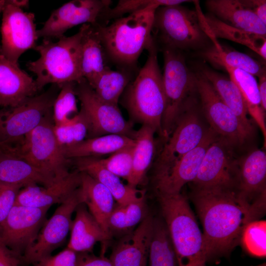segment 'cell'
Returning <instances> with one entry per match:
<instances>
[{
    "label": "cell",
    "instance_id": "1",
    "mask_svg": "<svg viewBox=\"0 0 266 266\" xmlns=\"http://www.w3.org/2000/svg\"><path fill=\"white\" fill-rule=\"evenodd\" d=\"M190 198L202 223L208 261L229 255L240 243L246 226L266 210V200L249 204L233 189L193 187Z\"/></svg>",
    "mask_w": 266,
    "mask_h": 266
},
{
    "label": "cell",
    "instance_id": "2",
    "mask_svg": "<svg viewBox=\"0 0 266 266\" xmlns=\"http://www.w3.org/2000/svg\"><path fill=\"white\" fill-rule=\"evenodd\" d=\"M149 8L114 20L110 24L94 25L108 62L118 68L137 69L138 59L152 40L154 14Z\"/></svg>",
    "mask_w": 266,
    "mask_h": 266
},
{
    "label": "cell",
    "instance_id": "3",
    "mask_svg": "<svg viewBox=\"0 0 266 266\" xmlns=\"http://www.w3.org/2000/svg\"><path fill=\"white\" fill-rule=\"evenodd\" d=\"M147 60L122 96L121 103L131 119L152 128L163 137L162 121L166 107L163 76L153 39L146 49Z\"/></svg>",
    "mask_w": 266,
    "mask_h": 266
},
{
    "label": "cell",
    "instance_id": "4",
    "mask_svg": "<svg viewBox=\"0 0 266 266\" xmlns=\"http://www.w3.org/2000/svg\"><path fill=\"white\" fill-rule=\"evenodd\" d=\"M157 197L178 266H206L202 233L187 198L181 193Z\"/></svg>",
    "mask_w": 266,
    "mask_h": 266
},
{
    "label": "cell",
    "instance_id": "5",
    "mask_svg": "<svg viewBox=\"0 0 266 266\" xmlns=\"http://www.w3.org/2000/svg\"><path fill=\"white\" fill-rule=\"evenodd\" d=\"M181 4L162 6L155 11L152 36L162 49H204L211 41L204 30L203 14Z\"/></svg>",
    "mask_w": 266,
    "mask_h": 266
},
{
    "label": "cell",
    "instance_id": "6",
    "mask_svg": "<svg viewBox=\"0 0 266 266\" xmlns=\"http://www.w3.org/2000/svg\"><path fill=\"white\" fill-rule=\"evenodd\" d=\"M82 33L81 27L72 36H64L56 42L43 39L34 47L40 57L27 65L36 76L34 80L38 91L48 84L60 85L69 82L79 83L84 79L80 67Z\"/></svg>",
    "mask_w": 266,
    "mask_h": 266
},
{
    "label": "cell",
    "instance_id": "7",
    "mask_svg": "<svg viewBox=\"0 0 266 266\" xmlns=\"http://www.w3.org/2000/svg\"><path fill=\"white\" fill-rule=\"evenodd\" d=\"M163 82L166 107L162 121L163 137L170 134L183 107L197 92L195 73L188 68L181 51L163 50Z\"/></svg>",
    "mask_w": 266,
    "mask_h": 266
},
{
    "label": "cell",
    "instance_id": "8",
    "mask_svg": "<svg viewBox=\"0 0 266 266\" xmlns=\"http://www.w3.org/2000/svg\"><path fill=\"white\" fill-rule=\"evenodd\" d=\"M52 112L24 138L15 155L57 178L69 174L66 159L54 132Z\"/></svg>",
    "mask_w": 266,
    "mask_h": 266
},
{
    "label": "cell",
    "instance_id": "9",
    "mask_svg": "<svg viewBox=\"0 0 266 266\" xmlns=\"http://www.w3.org/2000/svg\"><path fill=\"white\" fill-rule=\"evenodd\" d=\"M60 86L52 84L46 92L20 105L0 109V146L21 141L49 113L52 112Z\"/></svg>",
    "mask_w": 266,
    "mask_h": 266
},
{
    "label": "cell",
    "instance_id": "10",
    "mask_svg": "<svg viewBox=\"0 0 266 266\" xmlns=\"http://www.w3.org/2000/svg\"><path fill=\"white\" fill-rule=\"evenodd\" d=\"M194 98L183 107L170 134L156 160L153 177L164 172L202 141L205 129L198 112Z\"/></svg>",
    "mask_w": 266,
    "mask_h": 266
},
{
    "label": "cell",
    "instance_id": "11",
    "mask_svg": "<svg viewBox=\"0 0 266 266\" xmlns=\"http://www.w3.org/2000/svg\"><path fill=\"white\" fill-rule=\"evenodd\" d=\"M194 73L201 110L210 128L236 148L243 145L252 136L222 101L207 79L199 71Z\"/></svg>",
    "mask_w": 266,
    "mask_h": 266
},
{
    "label": "cell",
    "instance_id": "12",
    "mask_svg": "<svg viewBox=\"0 0 266 266\" xmlns=\"http://www.w3.org/2000/svg\"><path fill=\"white\" fill-rule=\"evenodd\" d=\"M75 92L89 122L87 138L111 134L133 138L132 124L125 120L118 105L99 98L85 79L76 83Z\"/></svg>",
    "mask_w": 266,
    "mask_h": 266
},
{
    "label": "cell",
    "instance_id": "13",
    "mask_svg": "<svg viewBox=\"0 0 266 266\" xmlns=\"http://www.w3.org/2000/svg\"><path fill=\"white\" fill-rule=\"evenodd\" d=\"M80 187L46 220L35 239L22 256V265L33 264L51 255L65 242L70 231L72 215L82 203Z\"/></svg>",
    "mask_w": 266,
    "mask_h": 266
},
{
    "label": "cell",
    "instance_id": "14",
    "mask_svg": "<svg viewBox=\"0 0 266 266\" xmlns=\"http://www.w3.org/2000/svg\"><path fill=\"white\" fill-rule=\"evenodd\" d=\"M236 147L218 136L207 148L193 187H223L236 191L238 158Z\"/></svg>",
    "mask_w": 266,
    "mask_h": 266
},
{
    "label": "cell",
    "instance_id": "15",
    "mask_svg": "<svg viewBox=\"0 0 266 266\" xmlns=\"http://www.w3.org/2000/svg\"><path fill=\"white\" fill-rule=\"evenodd\" d=\"M2 12L0 55L18 64L22 54L36 46L38 37L34 15L24 12L15 0H6Z\"/></svg>",
    "mask_w": 266,
    "mask_h": 266
},
{
    "label": "cell",
    "instance_id": "16",
    "mask_svg": "<svg viewBox=\"0 0 266 266\" xmlns=\"http://www.w3.org/2000/svg\"><path fill=\"white\" fill-rule=\"evenodd\" d=\"M109 0H73L54 10L43 26L37 30L38 38L60 39L69 29L80 24L95 25L105 9L110 7Z\"/></svg>",
    "mask_w": 266,
    "mask_h": 266
},
{
    "label": "cell",
    "instance_id": "17",
    "mask_svg": "<svg viewBox=\"0 0 266 266\" xmlns=\"http://www.w3.org/2000/svg\"><path fill=\"white\" fill-rule=\"evenodd\" d=\"M49 208L15 204L0 227V236L5 244L22 256L46 221Z\"/></svg>",
    "mask_w": 266,
    "mask_h": 266
},
{
    "label": "cell",
    "instance_id": "18",
    "mask_svg": "<svg viewBox=\"0 0 266 266\" xmlns=\"http://www.w3.org/2000/svg\"><path fill=\"white\" fill-rule=\"evenodd\" d=\"M219 135L210 128L200 144L185 154L168 169L153 177L157 196L181 193L183 187L196 177L203 157L209 145Z\"/></svg>",
    "mask_w": 266,
    "mask_h": 266
},
{
    "label": "cell",
    "instance_id": "19",
    "mask_svg": "<svg viewBox=\"0 0 266 266\" xmlns=\"http://www.w3.org/2000/svg\"><path fill=\"white\" fill-rule=\"evenodd\" d=\"M236 192L241 200L252 204L266 194V153L251 150L238 158Z\"/></svg>",
    "mask_w": 266,
    "mask_h": 266
},
{
    "label": "cell",
    "instance_id": "20",
    "mask_svg": "<svg viewBox=\"0 0 266 266\" xmlns=\"http://www.w3.org/2000/svg\"><path fill=\"white\" fill-rule=\"evenodd\" d=\"M154 218L146 217L113 248L109 258L112 266H146Z\"/></svg>",
    "mask_w": 266,
    "mask_h": 266
},
{
    "label": "cell",
    "instance_id": "21",
    "mask_svg": "<svg viewBox=\"0 0 266 266\" xmlns=\"http://www.w3.org/2000/svg\"><path fill=\"white\" fill-rule=\"evenodd\" d=\"M81 172L75 170L48 186L30 185L19 192L15 204L33 207H50L61 204L80 187Z\"/></svg>",
    "mask_w": 266,
    "mask_h": 266
},
{
    "label": "cell",
    "instance_id": "22",
    "mask_svg": "<svg viewBox=\"0 0 266 266\" xmlns=\"http://www.w3.org/2000/svg\"><path fill=\"white\" fill-rule=\"evenodd\" d=\"M38 91L35 80L18 64L0 55V107L18 106Z\"/></svg>",
    "mask_w": 266,
    "mask_h": 266
},
{
    "label": "cell",
    "instance_id": "23",
    "mask_svg": "<svg viewBox=\"0 0 266 266\" xmlns=\"http://www.w3.org/2000/svg\"><path fill=\"white\" fill-rule=\"evenodd\" d=\"M76 170L85 172L104 185L118 205L144 199L145 193L136 187L124 184L120 178L108 171L98 162L97 157H85L70 160Z\"/></svg>",
    "mask_w": 266,
    "mask_h": 266
},
{
    "label": "cell",
    "instance_id": "24",
    "mask_svg": "<svg viewBox=\"0 0 266 266\" xmlns=\"http://www.w3.org/2000/svg\"><path fill=\"white\" fill-rule=\"evenodd\" d=\"M60 179L19 157L0 151L1 182L23 187L30 185L48 186Z\"/></svg>",
    "mask_w": 266,
    "mask_h": 266
},
{
    "label": "cell",
    "instance_id": "25",
    "mask_svg": "<svg viewBox=\"0 0 266 266\" xmlns=\"http://www.w3.org/2000/svg\"><path fill=\"white\" fill-rule=\"evenodd\" d=\"M205 5L209 13L226 24L266 36V25L240 0H208Z\"/></svg>",
    "mask_w": 266,
    "mask_h": 266
},
{
    "label": "cell",
    "instance_id": "26",
    "mask_svg": "<svg viewBox=\"0 0 266 266\" xmlns=\"http://www.w3.org/2000/svg\"><path fill=\"white\" fill-rule=\"evenodd\" d=\"M81 41L80 67L82 78L91 87L108 66L99 33L93 25L85 24Z\"/></svg>",
    "mask_w": 266,
    "mask_h": 266
},
{
    "label": "cell",
    "instance_id": "27",
    "mask_svg": "<svg viewBox=\"0 0 266 266\" xmlns=\"http://www.w3.org/2000/svg\"><path fill=\"white\" fill-rule=\"evenodd\" d=\"M67 248L75 253L91 252L98 242H105L109 236L94 219L84 203L76 208Z\"/></svg>",
    "mask_w": 266,
    "mask_h": 266
},
{
    "label": "cell",
    "instance_id": "28",
    "mask_svg": "<svg viewBox=\"0 0 266 266\" xmlns=\"http://www.w3.org/2000/svg\"><path fill=\"white\" fill-rule=\"evenodd\" d=\"M80 172V189L82 203L86 205L105 233L111 236L108 221L115 206V200L104 185L88 174Z\"/></svg>",
    "mask_w": 266,
    "mask_h": 266
},
{
    "label": "cell",
    "instance_id": "29",
    "mask_svg": "<svg viewBox=\"0 0 266 266\" xmlns=\"http://www.w3.org/2000/svg\"><path fill=\"white\" fill-rule=\"evenodd\" d=\"M211 84L225 104L237 117L248 133L252 136L254 125L242 96L236 85L226 76L206 66L199 70Z\"/></svg>",
    "mask_w": 266,
    "mask_h": 266
},
{
    "label": "cell",
    "instance_id": "30",
    "mask_svg": "<svg viewBox=\"0 0 266 266\" xmlns=\"http://www.w3.org/2000/svg\"><path fill=\"white\" fill-rule=\"evenodd\" d=\"M134 139L132 137L111 134L86 138L77 144L62 149L65 158L70 160L112 154L119 150L134 145Z\"/></svg>",
    "mask_w": 266,
    "mask_h": 266
},
{
    "label": "cell",
    "instance_id": "31",
    "mask_svg": "<svg viewBox=\"0 0 266 266\" xmlns=\"http://www.w3.org/2000/svg\"><path fill=\"white\" fill-rule=\"evenodd\" d=\"M228 72L229 78L239 89L247 106L249 115L258 126L264 137L266 146V112L261 103L258 82L253 75L241 69L228 66L223 67Z\"/></svg>",
    "mask_w": 266,
    "mask_h": 266
},
{
    "label": "cell",
    "instance_id": "32",
    "mask_svg": "<svg viewBox=\"0 0 266 266\" xmlns=\"http://www.w3.org/2000/svg\"><path fill=\"white\" fill-rule=\"evenodd\" d=\"M155 131L146 125L135 132V143L133 152L132 168L128 184L136 187L143 180L151 165L155 153Z\"/></svg>",
    "mask_w": 266,
    "mask_h": 266
},
{
    "label": "cell",
    "instance_id": "33",
    "mask_svg": "<svg viewBox=\"0 0 266 266\" xmlns=\"http://www.w3.org/2000/svg\"><path fill=\"white\" fill-rule=\"evenodd\" d=\"M210 39L221 38L245 45L266 59V36L238 29L223 22L210 13L204 15Z\"/></svg>",
    "mask_w": 266,
    "mask_h": 266
},
{
    "label": "cell",
    "instance_id": "34",
    "mask_svg": "<svg viewBox=\"0 0 266 266\" xmlns=\"http://www.w3.org/2000/svg\"><path fill=\"white\" fill-rule=\"evenodd\" d=\"M200 54L202 58L216 66L240 69L258 78L266 74L265 67L259 62L244 53L225 49L217 41L203 49Z\"/></svg>",
    "mask_w": 266,
    "mask_h": 266
},
{
    "label": "cell",
    "instance_id": "35",
    "mask_svg": "<svg viewBox=\"0 0 266 266\" xmlns=\"http://www.w3.org/2000/svg\"><path fill=\"white\" fill-rule=\"evenodd\" d=\"M138 70L127 68L114 70L108 66L91 87L101 100L118 105L125 89L135 77Z\"/></svg>",
    "mask_w": 266,
    "mask_h": 266
},
{
    "label": "cell",
    "instance_id": "36",
    "mask_svg": "<svg viewBox=\"0 0 266 266\" xmlns=\"http://www.w3.org/2000/svg\"><path fill=\"white\" fill-rule=\"evenodd\" d=\"M148 259L149 266H178L169 234L163 220L154 219Z\"/></svg>",
    "mask_w": 266,
    "mask_h": 266
},
{
    "label": "cell",
    "instance_id": "37",
    "mask_svg": "<svg viewBox=\"0 0 266 266\" xmlns=\"http://www.w3.org/2000/svg\"><path fill=\"white\" fill-rule=\"evenodd\" d=\"M144 199L124 205H115L108 221V228L112 232H126L139 224L146 217Z\"/></svg>",
    "mask_w": 266,
    "mask_h": 266
},
{
    "label": "cell",
    "instance_id": "38",
    "mask_svg": "<svg viewBox=\"0 0 266 266\" xmlns=\"http://www.w3.org/2000/svg\"><path fill=\"white\" fill-rule=\"evenodd\" d=\"M89 128L87 117L81 108L73 116L60 124L54 125V132L59 144L63 148L85 139Z\"/></svg>",
    "mask_w": 266,
    "mask_h": 266
},
{
    "label": "cell",
    "instance_id": "39",
    "mask_svg": "<svg viewBox=\"0 0 266 266\" xmlns=\"http://www.w3.org/2000/svg\"><path fill=\"white\" fill-rule=\"evenodd\" d=\"M189 0H120L113 7L104 10L100 14L97 24L106 26L112 19L123 17L125 14H131L149 8H158L162 6L181 4Z\"/></svg>",
    "mask_w": 266,
    "mask_h": 266
},
{
    "label": "cell",
    "instance_id": "40",
    "mask_svg": "<svg viewBox=\"0 0 266 266\" xmlns=\"http://www.w3.org/2000/svg\"><path fill=\"white\" fill-rule=\"evenodd\" d=\"M76 84L75 82H69L59 85L60 90L52 108L54 125L67 120L79 112L76 98Z\"/></svg>",
    "mask_w": 266,
    "mask_h": 266
},
{
    "label": "cell",
    "instance_id": "41",
    "mask_svg": "<svg viewBox=\"0 0 266 266\" xmlns=\"http://www.w3.org/2000/svg\"><path fill=\"white\" fill-rule=\"evenodd\" d=\"M240 243L249 254L258 257L266 255V221L250 222L242 233Z\"/></svg>",
    "mask_w": 266,
    "mask_h": 266
},
{
    "label": "cell",
    "instance_id": "42",
    "mask_svg": "<svg viewBox=\"0 0 266 266\" xmlns=\"http://www.w3.org/2000/svg\"><path fill=\"white\" fill-rule=\"evenodd\" d=\"M134 146L119 150L105 159L97 157V161L108 171L127 181L132 171Z\"/></svg>",
    "mask_w": 266,
    "mask_h": 266
},
{
    "label": "cell",
    "instance_id": "43",
    "mask_svg": "<svg viewBox=\"0 0 266 266\" xmlns=\"http://www.w3.org/2000/svg\"><path fill=\"white\" fill-rule=\"evenodd\" d=\"M23 187L0 182V227L15 205L17 195Z\"/></svg>",
    "mask_w": 266,
    "mask_h": 266
},
{
    "label": "cell",
    "instance_id": "44",
    "mask_svg": "<svg viewBox=\"0 0 266 266\" xmlns=\"http://www.w3.org/2000/svg\"><path fill=\"white\" fill-rule=\"evenodd\" d=\"M77 253L66 248L58 254L49 256L33 264L34 266H76Z\"/></svg>",
    "mask_w": 266,
    "mask_h": 266
},
{
    "label": "cell",
    "instance_id": "45",
    "mask_svg": "<svg viewBox=\"0 0 266 266\" xmlns=\"http://www.w3.org/2000/svg\"><path fill=\"white\" fill-rule=\"evenodd\" d=\"M90 253H77L76 266H112L109 259L104 255L98 257Z\"/></svg>",
    "mask_w": 266,
    "mask_h": 266
},
{
    "label": "cell",
    "instance_id": "46",
    "mask_svg": "<svg viewBox=\"0 0 266 266\" xmlns=\"http://www.w3.org/2000/svg\"><path fill=\"white\" fill-rule=\"evenodd\" d=\"M22 258L5 244L0 236V266H21Z\"/></svg>",
    "mask_w": 266,
    "mask_h": 266
},
{
    "label": "cell",
    "instance_id": "47",
    "mask_svg": "<svg viewBox=\"0 0 266 266\" xmlns=\"http://www.w3.org/2000/svg\"><path fill=\"white\" fill-rule=\"evenodd\" d=\"M242 3L253 12L266 25V1L265 0H240Z\"/></svg>",
    "mask_w": 266,
    "mask_h": 266
},
{
    "label": "cell",
    "instance_id": "48",
    "mask_svg": "<svg viewBox=\"0 0 266 266\" xmlns=\"http://www.w3.org/2000/svg\"><path fill=\"white\" fill-rule=\"evenodd\" d=\"M258 89L260 97L261 106L263 110H266V76L263 74L259 78Z\"/></svg>",
    "mask_w": 266,
    "mask_h": 266
},
{
    "label": "cell",
    "instance_id": "49",
    "mask_svg": "<svg viewBox=\"0 0 266 266\" xmlns=\"http://www.w3.org/2000/svg\"><path fill=\"white\" fill-rule=\"evenodd\" d=\"M6 0H0V13L2 11V9L5 5Z\"/></svg>",
    "mask_w": 266,
    "mask_h": 266
},
{
    "label": "cell",
    "instance_id": "50",
    "mask_svg": "<svg viewBox=\"0 0 266 266\" xmlns=\"http://www.w3.org/2000/svg\"><path fill=\"white\" fill-rule=\"evenodd\" d=\"M254 266H266V263H264L259 264L258 265Z\"/></svg>",
    "mask_w": 266,
    "mask_h": 266
}]
</instances>
